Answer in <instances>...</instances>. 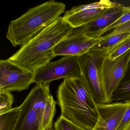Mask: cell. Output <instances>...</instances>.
Wrapping results in <instances>:
<instances>
[{
    "label": "cell",
    "instance_id": "5b68a950",
    "mask_svg": "<svg viewBox=\"0 0 130 130\" xmlns=\"http://www.w3.org/2000/svg\"><path fill=\"white\" fill-rule=\"evenodd\" d=\"M105 57L101 52L94 50L79 57L82 76L97 104L107 103L102 74Z\"/></svg>",
    "mask_w": 130,
    "mask_h": 130
},
{
    "label": "cell",
    "instance_id": "2e32d148",
    "mask_svg": "<svg viewBox=\"0 0 130 130\" xmlns=\"http://www.w3.org/2000/svg\"><path fill=\"white\" fill-rule=\"evenodd\" d=\"M130 101V76L123 78L120 84L113 93L111 102Z\"/></svg>",
    "mask_w": 130,
    "mask_h": 130
},
{
    "label": "cell",
    "instance_id": "277c9868",
    "mask_svg": "<svg viewBox=\"0 0 130 130\" xmlns=\"http://www.w3.org/2000/svg\"><path fill=\"white\" fill-rule=\"evenodd\" d=\"M49 84H36L22 104L14 130H41L42 119L48 96Z\"/></svg>",
    "mask_w": 130,
    "mask_h": 130
},
{
    "label": "cell",
    "instance_id": "8992f818",
    "mask_svg": "<svg viewBox=\"0 0 130 130\" xmlns=\"http://www.w3.org/2000/svg\"><path fill=\"white\" fill-rule=\"evenodd\" d=\"M80 56H64L58 60L50 62L34 72L33 82L37 85L49 84L59 79L82 76Z\"/></svg>",
    "mask_w": 130,
    "mask_h": 130
},
{
    "label": "cell",
    "instance_id": "7c38bea8",
    "mask_svg": "<svg viewBox=\"0 0 130 130\" xmlns=\"http://www.w3.org/2000/svg\"><path fill=\"white\" fill-rule=\"evenodd\" d=\"M130 7H125L117 4L115 7L111 8L102 16L90 23L78 28H74L70 35H83L102 30L110 25L127 12Z\"/></svg>",
    "mask_w": 130,
    "mask_h": 130
},
{
    "label": "cell",
    "instance_id": "7a4b0ae2",
    "mask_svg": "<svg viewBox=\"0 0 130 130\" xmlns=\"http://www.w3.org/2000/svg\"><path fill=\"white\" fill-rule=\"evenodd\" d=\"M74 28L60 17L54 22L21 46L9 60L35 72L55 57L54 47L71 32Z\"/></svg>",
    "mask_w": 130,
    "mask_h": 130
},
{
    "label": "cell",
    "instance_id": "ba28073f",
    "mask_svg": "<svg viewBox=\"0 0 130 130\" xmlns=\"http://www.w3.org/2000/svg\"><path fill=\"white\" fill-rule=\"evenodd\" d=\"M34 72L15 64L9 59L0 60V90L11 92L28 89L34 83Z\"/></svg>",
    "mask_w": 130,
    "mask_h": 130
},
{
    "label": "cell",
    "instance_id": "ac0fdd59",
    "mask_svg": "<svg viewBox=\"0 0 130 130\" xmlns=\"http://www.w3.org/2000/svg\"><path fill=\"white\" fill-rule=\"evenodd\" d=\"M130 49V36L116 46L105 55L107 59L113 60Z\"/></svg>",
    "mask_w": 130,
    "mask_h": 130
},
{
    "label": "cell",
    "instance_id": "e0dca14e",
    "mask_svg": "<svg viewBox=\"0 0 130 130\" xmlns=\"http://www.w3.org/2000/svg\"><path fill=\"white\" fill-rule=\"evenodd\" d=\"M129 20H130V8L121 17L108 27L100 31L89 33L85 36L92 38H101L102 36V35L105 32L109 31L110 29H115L118 26L122 25Z\"/></svg>",
    "mask_w": 130,
    "mask_h": 130
},
{
    "label": "cell",
    "instance_id": "8fae6325",
    "mask_svg": "<svg viewBox=\"0 0 130 130\" xmlns=\"http://www.w3.org/2000/svg\"><path fill=\"white\" fill-rule=\"evenodd\" d=\"M130 104V101L97 104L99 119L92 130H116Z\"/></svg>",
    "mask_w": 130,
    "mask_h": 130
},
{
    "label": "cell",
    "instance_id": "3957f363",
    "mask_svg": "<svg viewBox=\"0 0 130 130\" xmlns=\"http://www.w3.org/2000/svg\"><path fill=\"white\" fill-rule=\"evenodd\" d=\"M65 9L64 4L54 0L32 7L10 22L6 38L13 47L22 46L60 17Z\"/></svg>",
    "mask_w": 130,
    "mask_h": 130
},
{
    "label": "cell",
    "instance_id": "6da1fadb",
    "mask_svg": "<svg viewBox=\"0 0 130 130\" xmlns=\"http://www.w3.org/2000/svg\"><path fill=\"white\" fill-rule=\"evenodd\" d=\"M61 115L85 130H92L99 119L96 102L82 76L64 79L57 91Z\"/></svg>",
    "mask_w": 130,
    "mask_h": 130
},
{
    "label": "cell",
    "instance_id": "d6986e66",
    "mask_svg": "<svg viewBox=\"0 0 130 130\" xmlns=\"http://www.w3.org/2000/svg\"><path fill=\"white\" fill-rule=\"evenodd\" d=\"M14 98L11 92L0 90V114L12 108Z\"/></svg>",
    "mask_w": 130,
    "mask_h": 130
},
{
    "label": "cell",
    "instance_id": "9c48e42d",
    "mask_svg": "<svg viewBox=\"0 0 130 130\" xmlns=\"http://www.w3.org/2000/svg\"><path fill=\"white\" fill-rule=\"evenodd\" d=\"M116 4L110 0H101L90 4L74 7L66 11L63 18L73 28H76L93 22Z\"/></svg>",
    "mask_w": 130,
    "mask_h": 130
},
{
    "label": "cell",
    "instance_id": "52a82bcc",
    "mask_svg": "<svg viewBox=\"0 0 130 130\" xmlns=\"http://www.w3.org/2000/svg\"><path fill=\"white\" fill-rule=\"evenodd\" d=\"M130 62V49L113 60L104 58L102 79L107 103L112 102L113 93L125 76Z\"/></svg>",
    "mask_w": 130,
    "mask_h": 130
},
{
    "label": "cell",
    "instance_id": "cb8c5ba5",
    "mask_svg": "<svg viewBox=\"0 0 130 130\" xmlns=\"http://www.w3.org/2000/svg\"><path fill=\"white\" fill-rule=\"evenodd\" d=\"M54 130V129H53V128H49V129H48V130Z\"/></svg>",
    "mask_w": 130,
    "mask_h": 130
},
{
    "label": "cell",
    "instance_id": "7402d4cb",
    "mask_svg": "<svg viewBox=\"0 0 130 130\" xmlns=\"http://www.w3.org/2000/svg\"><path fill=\"white\" fill-rule=\"evenodd\" d=\"M130 122V104L120 121L116 130H122Z\"/></svg>",
    "mask_w": 130,
    "mask_h": 130
},
{
    "label": "cell",
    "instance_id": "ffe728a7",
    "mask_svg": "<svg viewBox=\"0 0 130 130\" xmlns=\"http://www.w3.org/2000/svg\"><path fill=\"white\" fill-rule=\"evenodd\" d=\"M54 130H85L61 115L54 125Z\"/></svg>",
    "mask_w": 130,
    "mask_h": 130
},
{
    "label": "cell",
    "instance_id": "603a6c76",
    "mask_svg": "<svg viewBox=\"0 0 130 130\" xmlns=\"http://www.w3.org/2000/svg\"><path fill=\"white\" fill-rule=\"evenodd\" d=\"M122 130H130V122Z\"/></svg>",
    "mask_w": 130,
    "mask_h": 130
},
{
    "label": "cell",
    "instance_id": "44dd1931",
    "mask_svg": "<svg viewBox=\"0 0 130 130\" xmlns=\"http://www.w3.org/2000/svg\"><path fill=\"white\" fill-rule=\"evenodd\" d=\"M123 32L130 33V20L125 24L116 27L110 34L104 36L103 37L104 39L105 40L108 38L114 35L118 34V33H123Z\"/></svg>",
    "mask_w": 130,
    "mask_h": 130
},
{
    "label": "cell",
    "instance_id": "9a60e30c",
    "mask_svg": "<svg viewBox=\"0 0 130 130\" xmlns=\"http://www.w3.org/2000/svg\"><path fill=\"white\" fill-rule=\"evenodd\" d=\"M20 111V106L0 114V130H14Z\"/></svg>",
    "mask_w": 130,
    "mask_h": 130
},
{
    "label": "cell",
    "instance_id": "5bb4252c",
    "mask_svg": "<svg viewBox=\"0 0 130 130\" xmlns=\"http://www.w3.org/2000/svg\"><path fill=\"white\" fill-rule=\"evenodd\" d=\"M57 102L52 95H50L47 98L42 119L41 130H47L52 127L53 119L56 112Z\"/></svg>",
    "mask_w": 130,
    "mask_h": 130
},
{
    "label": "cell",
    "instance_id": "4fadbf2b",
    "mask_svg": "<svg viewBox=\"0 0 130 130\" xmlns=\"http://www.w3.org/2000/svg\"><path fill=\"white\" fill-rule=\"evenodd\" d=\"M130 36L129 32L118 33L111 36L93 47L90 50L98 51L106 55L121 42Z\"/></svg>",
    "mask_w": 130,
    "mask_h": 130
},
{
    "label": "cell",
    "instance_id": "30bf717a",
    "mask_svg": "<svg viewBox=\"0 0 130 130\" xmlns=\"http://www.w3.org/2000/svg\"><path fill=\"white\" fill-rule=\"evenodd\" d=\"M104 40L103 36L99 38H92L83 35H68L54 47L53 52L55 57L80 56Z\"/></svg>",
    "mask_w": 130,
    "mask_h": 130
}]
</instances>
